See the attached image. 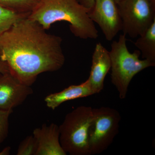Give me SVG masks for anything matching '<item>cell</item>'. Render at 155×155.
<instances>
[{
    "label": "cell",
    "mask_w": 155,
    "mask_h": 155,
    "mask_svg": "<svg viewBox=\"0 0 155 155\" xmlns=\"http://www.w3.org/2000/svg\"><path fill=\"white\" fill-rule=\"evenodd\" d=\"M40 0H0V6L13 11L30 14Z\"/></svg>",
    "instance_id": "14"
},
{
    "label": "cell",
    "mask_w": 155,
    "mask_h": 155,
    "mask_svg": "<svg viewBox=\"0 0 155 155\" xmlns=\"http://www.w3.org/2000/svg\"><path fill=\"white\" fill-rule=\"evenodd\" d=\"M31 86L22 83L10 72L0 74V109L13 110L33 94Z\"/></svg>",
    "instance_id": "8"
},
{
    "label": "cell",
    "mask_w": 155,
    "mask_h": 155,
    "mask_svg": "<svg viewBox=\"0 0 155 155\" xmlns=\"http://www.w3.org/2000/svg\"><path fill=\"white\" fill-rule=\"evenodd\" d=\"M110 69V52L101 43H98L93 54L90 73L87 80L94 94L103 90L105 79Z\"/></svg>",
    "instance_id": "9"
},
{
    "label": "cell",
    "mask_w": 155,
    "mask_h": 155,
    "mask_svg": "<svg viewBox=\"0 0 155 155\" xmlns=\"http://www.w3.org/2000/svg\"><path fill=\"white\" fill-rule=\"evenodd\" d=\"M94 94L87 81L79 85H70L62 91L48 95L45 101L48 107L55 110L63 103Z\"/></svg>",
    "instance_id": "11"
},
{
    "label": "cell",
    "mask_w": 155,
    "mask_h": 155,
    "mask_svg": "<svg viewBox=\"0 0 155 155\" xmlns=\"http://www.w3.org/2000/svg\"><path fill=\"white\" fill-rule=\"evenodd\" d=\"M92 116V108L81 106L65 116L59 129L61 146L67 153L90 155L88 134Z\"/></svg>",
    "instance_id": "4"
},
{
    "label": "cell",
    "mask_w": 155,
    "mask_h": 155,
    "mask_svg": "<svg viewBox=\"0 0 155 155\" xmlns=\"http://www.w3.org/2000/svg\"><path fill=\"white\" fill-rule=\"evenodd\" d=\"M123 34L140 36L155 19V3L151 0H121L117 4Z\"/></svg>",
    "instance_id": "6"
},
{
    "label": "cell",
    "mask_w": 155,
    "mask_h": 155,
    "mask_svg": "<svg viewBox=\"0 0 155 155\" xmlns=\"http://www.w3.org/2000/svg\"><path fill=\"white\" fill-rule=\"evenodd\" d=\"M126 35H120L118 41L112 42L110 51L111 59V82L119 93L120 99L127 96L128 87L133 78L139 72L155 64L139 58L140 53L136 50L133 53L128 51Z\"/></svg>",
    "instance_id": "3"
},
{
    "label": "cell",
    "mask_w": 155,
    "mask_h": 155,
    "mask_svg": "<svg viewBox=\"0 0 155 155\" xmlns=\"http://www.w3.org/2000/svg\"><path fill=\"white\" fill-rule=\"evenodd\" d=\"M38 144L33 135L26 137L19 144L17 155H35Z\"/></svg>",
    "instance_id": "15"
},
{
    "label": "cell",
    "mask_w": 155,
    "mask_h": 155,
    "mask_svg": "<svg viewBox=\"0 0 155 155\" xmlns=\"http://www.w3.org/2000/svg\"><path fill=\"white\" fill-rule=\"evenodd\" d=\"M61 37L27 17L20 19L0 36V58L11 74L31 86L41 73L58 71L65 56Z\"/></svg>",
    "instance_id": "1"
},
{
    "label": "cell",
    "mask_w": 155,
    "mask_h": 155,
    "mask_svg": "<svg viewBox=\"0 0 155 155\" xmlns=\"http://www.w3.org/2000/svg\"><path fill=\"white\" fill-rule=\"evenodd\" d=\"M89 11L77 0H40L28 18L46 30L53 23L65 21L76 37L96 39L98 32L88 15Z\"/></svg>",
    "instance_id": "2"
},
{
    "label": "cell",
    "mask_w": 155,
    "mask_h": 155,
    "mask_svg": "<svg viewBox=\"0 0 155 155\" xmlns=\"http://www.w3.org/2000/svg\"><path fill=\"white\" fill-rule=\"evenodd\" d=\"M121 120L119 112L114 108H93L88 134L90 155L101 153L110 146L119 133Z\"/></svg>",
    "instance_id": "5"
},
{
    "label": "cell",
    "mask_w": 155,
    "mask_h": 155,
    "mask_svg": "<svg viewBox=\"0 0 155 155\" xmlns=\"http://www.w3.org/2000/svg\"><path fill=\"white\" fill-rule=\"evenodd\" d=\"M8 72H10V70L8 65L0 58V74Z\"/></svg>",
    "instance_id": "18"
},
{
    "label": "cell",
    "mask_w": 155,
    "mask_h": 155,
    "mask_svg": "<svg viewBox=\"0 0 155 155\" xmlns=\"http://www.w3.org/2000/svg\"><path fill=\"white\" fill-rule=\"evenodd\" d=\"M29 15L0 6V36L17 21L28 17Z\"/></svg>",
    "instance_id": "13"
},
{
    "label": "cell",
    "mask_w": 155,
    "mask_h": 155,
    "mask_svg": "<svg viewBox=\"0 0 155 155\" xmlns=\"http://www.w3.org/2000/svg\"><path fill=\"white\" fill-rule=\"evenodd\" d=\"M115 1H116V3L118 4V3H119L120 1H121V0H115Z\"/></svg>",
    "instance_id": "20"
},
{
    "label": "cell",
    "mask_w": 155,
    "mask_h": 155,
    "mask_svg": "<svg viewBox=\"0 0 155 155\" xmlns=\"http://www.w3.org/2000/svg\"><path fill=\"white\" fill-rule=\"evenodd\" d=\"M143 59L155 64V19L149 27L134 43Z\"/></svg>",
    "instance_id": "12"
},
{
    "label": "cell",
    "mask_w": 155,
    "mask_h": 155,
    "mask_svg": "<svg viewBox=\"0 0 155 155\" xmlns=\"http://www.w3.org/2000/svg\"><path fill=\"white\" fill-rule=\"evenodd\" d=\"M13 110H4L0 109V146L8 137L9 118Z\"/></svg>",
    "instance_id": "16"
},
{
    "label": "cell",
    "mask_w": 155,
    "mask_h": 155,
    "mask_svg": "<svg viewBox=\"0 0 155 155\" xmlns=\"http://www.w3.org/2000/svg\"><path fill=\"white\" fill-rule=\"evenodd\" d=\"M80 4L90 11L94 5L95 0H77Z\"/></svg>",
    "instance_id": "17"
},
{
    "label": "cell",
    "mask_w": 155,
    "mask_h": 155,
    "mask_svg": "<svg viewBox=\"0 0 155 155\" xmlns=\"http://www.w3.org/2000/svg\"><path fill=\"white\" fill-rule=\"evenodd\" d=\"M88 14L109 41L113 40L122 31V19L115 0H95L94 5Z\"/></svg>",
    "instance_id": "7"
},
{
    "label": "cell",
    "mask_w": 155,
    "mask_h": 155,
    "mask_svg": "<svg viewBox=\"0 0 155 155\" xmlns=\"http://www.w3.org/2000/svg\"><path fill=\"white\" fill-rule=\"evenodd\" d=\"M154 3H155V0H151Z\"/></svg>",
    "instance_id": "21"
},
{
    "label": "cell",
    "mask_w": 155,
    "mask_h": 155,
    "mask_svg": "<svg viewBox=\"0 0 155 155\" xmlns=\"http://www.w3.org/2000/svg\"><path fill=\"white\" fill-rule=\"evenodd\" d=\"M10 150H11V148L10 147H7L5 148L2 152H0V155H9L10 153Z\"/></svg>",
    "instance_id": "19"
},
{
    "label": "cell",
    "mask_w": 155,
    "mask_h": 155,
    "mask_svg": "<svg viewBox=\"0 0 155 155\" xmlns=\"http://www.w3.org/2000/svg\"><path fill=\"white\" fill-rule=\"evenodd\" d=\"M33 136L37 143L35 155H66L60 140L59 126L52 123L45 124L33 130Z\"/></svg>",
    "instance_id": "10"
}]
</instances>
